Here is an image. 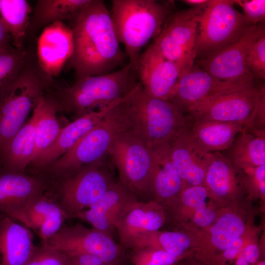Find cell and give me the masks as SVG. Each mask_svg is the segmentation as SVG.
Masks as SVG:
<instances>
[{"label":"cell","instance_id":"83f0119b","mask_svg":"<svg viewBox=\"0 0 265 265\" xmlns=\"http://www.w3.org/2000/svg\"><path fill=\"white\" fill-rule=\"evenodd\" d=\"M35 117V149L32 167L39 159L52 146L61 130L57 110L53 102L45 94L32 110Z\"/></svg>","mask_w":265,"mask_h":265},{"label":"cell","instance_id":"7c38bea8","mask_svg":"<svg viewBox=\"0 0 265 265\" xmlns=\"http://www.w3.org/2000/svg\"><path fill=\"white\" fill-rule=\"evenodd\" d=\"M265 34L263 25L247 26L233 43L209 57L197 59V65L215 78L230 82H254L246 60L253 43Z\"/></svg>","mask_w":265,"mask_h":265},{"label":"cell","instance_id":"e575fe53","mask_svg":"<svg viewBox=\"0 0 265 265\" xmlns=\"http://www.w3.org/2000/svg\"><path fill=\"white\" fill-rule=\"evenodd\" d=\"M28 53L13 45L0 49V90L13 80L29 61Z\"/></svg>","mask_w":265,"mask_h":265},{"label":"cell","instance_id":"3957f363","mask_svg":"<svg viewBox=\"0 0 265 265\" xmlns=\"http://www.w3.org/2000/svg\"><path fill=\"white\" fill-rule=\"evenodd\" d=\"M124 101L111 108L73 147L39 174L49 182L53 181L109 156L115 139L131 128Z\"/></svg>","mask_w":265,"mask_h":265},{"label":"cell","instance_id":"836d02e7","mask_svg":"<svg viewBox=\"0 0 265 265\" xmlns=\"http://www.w3.org/2000/svg\"><path fill=\"white\" fill-rule=\"evenodd\" d=\"M211 194L204 184L184 187L177 199L185 206L195 210L193 220L195 224H205L212 221L216 216L214 212L207 205Z\"/></svg>","mask_w":265,"mask_h":265},{"label":"cell","instance_id":"484cf974","mask_svg":"<svg viewBox=\"0 0 265 265\" xmlns=\"http://www.w3.org/2000/svg\"><path fill=\"white\" fill-rule=\"evenodd\" d=\"M35 117L32 112L30 119L11 139L3 156L0 167L11 171L26 173L35 149Z\"/></svg>","mask_w":265,"mask_h":265},{"label":"cell","instance_id":"74e56055","mask_svg":"<svg viewBox=\"0 0 265 265\" xmlns=\"http://www.w3.org/2000/svg\"><path fill=\"white\" fill-rule=\"evenodd\" d=\"M246 67L254 77L265 79V34L252 46L246 60Z\"/></svg>","mask_w":265,"mask_h":265},{"label":"cell","instance_id":"d6986e66","mask_svg":"<svg viewBox=\"0 0 265 265\" xmlns=\"http://www.w3.org/2000/svg\"><path fill=\"white\" fill-rule=\"evenodd\" d=\"M171 159L186 186L204 185L212 153L202 151L190 138L185 127L167 142Z\"/></svg>","mask_w":265,"mask_h":265},{"label":"cell","instance_id":"ac0fdd59","mask_svg":"<svg viewBox=\"0 0 265 265\" xmlns=\"http://www.w3.org/2000/svg\"><path fill=\"white\" fill-rule=\"evenodd\" d=\"M74 51L71 28L62 22L47 26L37 42L39 66L49 78L57 77L69 61Z\"/></svg>","mask_w":265,"mask_h":265},{"label":"cell","instance_id":"d4e9b609","mask_svg":"<svg viewBox=\"0 0 265 265\" xmlns=\"http://www.w3.org/2000/svg\"><path fill=\"white\" fill-rule=\"evenodd\" d=\"M35 245L28 228L10 217L0 215V265H25Z\"/></svg>","mask_w":265,"mask_h":265},{"label":"cell","instance_id":"60d3db41","mask_svg":"<svg viewBox=\"0 0 265 265\" xmlns=\"http://www.w3.org/2000/svg\"><path fill=\"white\" fill-rule=\"evenodd\" d=\"M71 265H107L97 257L90 254L69 256Z\"/></svg>","mask_w":265,"mask_h":265},{"label":"cell","instance_id":"ba28073f","mask_svg":"<svg viewBox=\"0 0 265 265\" xmlns=\"http://www.w3.org/2000/svg\"><path fill=\"white\" fill-rule=\"evenodd\" d=\"M234 0H210L198 22L196 57L202 59L235 42L249 25L235 7Z\"/></svg>","mask_w":265,"mask_h":265},{"label":"cell","instance_id":"1f68e13d","mask_svg":"<svg viewBox=\"0 0 265 265\" xmlns=\"http://www.w3.org/2000/svg\"><path fill=\"white\" fill-rule=\"evenodd\" d=\"M190 244V238L184 233L158 231L139 240L133 248L150 247L165 251L179 258L185 253Z\"/></svg>","mask_w":265,"mask_h":265},{"label":"cell","instance_id":"ab89813d","mask_svg":"<svg viewBox=\"0 0 265 265\" xmlns=\"http://www.w3.org/2000/svg\"><path fill=\"white\" fill-rule=\"evenodd\" d=\"M243 242V238L240 237L224 249L222 254V261L231 260L237 257L242 249Z\"/></svg>","mask_w":265,"mask_h":265},{"label":"cell","instance_id":"6da1fadb","mask_svg":"<svg viewBox=\"0 0 265 265\" xmlns=\"http://www.w3.org/2000/svg\"><path fill=\"white\" fill-rule=\"evenodd\" d=\"M72 22L74 51L68 64L77 79L110 73L122 63L124 54L103 0H91Z\"/></svg>","mask_w":265,"mask_h":265},{"label":"cell","instance_id":"7a4b0ae2","mask_svg":"<svg viewBox=\"0 0 265 265\" xmlns=\"http://www.w3.org/2000/svg\"><path fill=\"white\" fill-rule=\"evenodd\" d=\"M135 71V66L129 62L119 70L78 79L71 86L54 88L45 95L57 112L70 114L74 120L127 97L139 83Z\"/></svg>","mask_w":265,"mask_h":265},{"label":"cell","instance_id":"603a6c76","mask_svg":"<svg viewBox=\"0 0 265 265\" xmlns=\"http://www.w3.org/2000/svg\"><path fill=\"white\" fill-rule=\"evenodd\" d=\"M68 216L46 190L33 197L24 211L23 225L38 235L45 243L64 225Z\"/></svg>","mask_w":265,"mask_h":265},{"label":"cell","instance_id":"8fae6325","mask_svg":"<svg viewBox=\"0 0 265 265\" xmlns=\"http://www.w3.org/2000/svg\"><path fill=\"white\" fill-rule=\"evenodd\" d=\"M265 85L255 84L220 94L188 108L185 115L191 118L218 122H237L245 128L251 121Z\"/></svg>","mask_w":265,"mask_h":265},{"label":"cell","instance_id":"4fadbf2b","mask_svg":"<svg viewBox=\"0 0 265 265\" xmlns=\"http://www.w3.org/2000/svg\"><path fill=\"white\" fill-rule=\"evenodd\" d=\"M46 243L69 256L90 254L106 265L112 263L121 252L120 246L111 235L80 223L72 226L64 225Z\"/></svg>","mask_w":265,"mask_h":265},{"label":"cell","instance_id":"44dd1931","mask_svg":"<svg viewBox=\"0 0 265 265\" xmlns=\"http://www.w3.org/2000/svg\"><path fill=\"white\" fill-rule=\"evenodd\" d=\"M152 164L148 183V196L158 204H169L183 188V181L170 157L167 143L151 149Z\"/></svg>","mask_w":265,"mask_h":265},{"label":"cell","instance_id":"277c9868","mask_svg":"<svg viewBox=\"0 0 265 265\" xmlns=\"http://www.w3.org/2000/svg\"><path fill=\"white\" fill-rule=\"evenodd\" d=\"M111 18L119 43L136 67L140 53L156 38L172 13L168 2L154 0H113Z\"/></svg>","mask_w":265,"mask_h":265},{"label":"cell","instance_id":"52a82bcc","mask_svg":"<svg viewBox=\"0 0 265 265\" xmlns=\"http://www.w3.org/2000/svg\"><path fill=\"white\" fill-rule=\"evenodd\" d=\"M110 156L48 182L46 191L67 215L75 216L95 202L116 181Z\"/></svg>","mask_w":265,"mask_h":265},{"label":"cell","instance_id":"e0dca14e","mask_svg":"<svg viewBox=\"0 0 265 265\" xmlns=\"http://www.w3.org/2000/svg\"><path fill=\"white\" fill-rule=\"evenodd\" d=\"M139 82L150 96L168 101L180 76L178 65L152 44L140 55L136 65Z\"/></svg>","mask_w":265,"mask_h":265},{"label":"cell","instance_id":"b9f144b4","mask_svg":"<svg viewBox=\"0 0 265 265\" xmlns=\"http://www.w3.org/2000/svg\"><path fill=\"white\" fill-rule=\"evenodd\" d=\"M243 256L249 264L256 263L259 258L260 252L258 246L253 244L247 246L243 251Z\"/></svg>","mask_w":265,"mask_h":265},{"label":"cell","instance_id":"f1b7e54d","mask_svg":"<svg viewBox=\"0 0 265 265\" xmlns=\"http://www.w3.org/2000/svg\"><path fill=\"white\" fill-rule=\"evenodd\" d=\"M220 152L240 169L265 165V135L245 129L227 149Z\"/></svg>","mask_w":265,"mask_h":265},{"label":"cell","instance_id":"f6af8a7d","mask_svg":"<svg viewBox=\"0 0 265 265\" xmlns=\"http://www.w3.org/2000/svg\"><path fill=\"white\" fill-rule=\"evenodd\" d=\"M236 265H249V264L245 259L243 255H238L237 258Z\"/></svg>","mask_w":265,"mask_h":265},{"label":"cell","instance_id":"cb8c5ba5","mask_svg":"<svg viewBox=\"0 0 265 265\" xmlns=\"http://www.w3.org/2000/svg\"><path fill=\"white\" fill-rule=\"evenodd\" d=\"M185 130L192 141L208 153L227 149L245 129L244 124L192 119L186 116Z\"/></svg>","mask_w":265,"mask_h":265},{"label":"cell","instance_id":"d590c367","mask_svg":"<svg viewBox=\"0 0 265 265\" xmlns=\"http://www.w3.org/2000/svg\"><path fill=\"white\" fill-rule=\"evenodd\" d=\"M25 265H71L70 257L47 243L36 246Z\"/></svg>","mask_w":265,"mask_h":265},{"label":"cell","instance_id":"5b68a950","mask_svg":"<svg viewBox=\"0 0 265 265\" xmlns=\"http://www.w3.org/2000/svg\"><path fill=\"white\" fill-rule=\"evenodd\" d=\"M123 103L130 130L150 149L166 143L186 126V115L177 106L149 96L140 82Z\"/></svg>","mask_w":265,"mask_h":265},{"label":"cell","instance_id":"5bb4252c","mask_svg":"<svg viewBox=\"0 0 265 265\" xmlns=\"http://www.w3.org/2000/svg\"><path fill=\"white\" fill-rule=\"evenodd\" d=\"M255 84V82L222 80L194 64L188 72L179 78L168 101L185 114L190 107L212 97Z\"/></svg>","mask_w":265,"mask_h":265},{"label":"cell","instance_id":"8992f818","mask_svg":"<svg viewBox=\"0 0 265 265\" xmlns=\"http://www.w3.org/2000/svg\"><path fill=\"white\" fill-rule=\"evenodd\" d=\"M51 80L40 67L28 62L0 90V159L14 135L26 123Z\"/></svg>","mask_w":265,"mask_h":265},{"label":"cell","instance_id":"d6a6232c","mask_svg":"<svg viewBox=\"0 0 265 265\" xmlns=\"http://www.w3.org/2000/svg\"><path fill=\"white\" fill-rule=\"evenodd\" d=\"M244 231V223L239 216L233 212L225 213L211 227L212 244L215 248L223 251L241 237Z\"/></svg>","mask_w":265,"mask_h":265},{"label":"cell","instance_id":"7bdbcfd3","mask_svg":"<svg viewBox=\"0 0 265 265\" xmlns=\"http://www.w3.org/2000/svg\"><path fill=\"white\" fill-rule=\"evenodd\" d=\"M11 43H12L11 37L0 17V49L11 45Z\"/></svg>","mask_w":265,"mask_h":265},{"label":"cell","instance_id":"8d00e7d4","mask_svg":"<svg viewBox=\"0 0 265 265\" xmlns=\"http://www.w3.org/2000/svg\"><path fill=\"white\" fill-rule=\"evenodd\" d=\"M134 257L136 265H173L179 258L168 252L150 247L135 248Z\"/></svg>","mask_w":265,"mask_h":265},{"label":"cell","instance_id":"4316f807","mask_svg":"<svg viewBox=\"0 0 265 265\" xmlns=\"http://www.w3.org/2000/svg\"><path fill=\"white\" fill-rule=\"evenodd\" d=\"M241 169L235 167L220 152L212 153L204 184L212 195L225 198L238 194L241 189Z\"/></svg>","mask_w":265,"mask_h":265},{"label":"cell","instance_id":"ee69618b","mask_svg":"<svg viewBox=\"0 0 265 265\" xmlns=\"http://www.w3.org/2000/svg\"><path fill=\"white\" fill-rule=\"evenodd\" d=\"M182 1L192 6V7L204 8L208 4L210 0H184Z\"/></svg>","mask_w":265,"mask_h":265},{"label":"cell","instance_id":"2e32d148","mask_svg":"<svg viewBox=\"0 0 265 265\" xmlns=\"http://www.w3.org/2000/svg\"><path fill=\"white\" fill-rule=\"evenodd\" d=\"M165 216L162 207L153 201L136 199L123 210L115 224L120 243L133 248L147 235L159 231L163 225Z\"/></svg>","mask_w":265,"mask_h":265},{"label":"cell","instance_id":"7402d4cb","mask_svg":"<svg viewBox=\"0 0 265 265\" xmlns=\"http://www.w3.org/2000/svg\"><path fill=\"white\" fill-rule=\"evenodd\" d=\"M124 100L85 114L64 126L52 146L32 167L33 174H39L64 155L84 134L97 125L111 108Z\"/></svg>","mask_w":265,"mask_h":265},{"label":"cell","instance_id":"30bf717a","mask_svg":"<svg viewBox=\"0 0 265 265\" xmlns=\"http://www.w3.org/2000/svg\"><path fill=\"white\" fill-rule=\"evenodd\" d=\"M109 154L118 173L119 181L138 198L148 196L152 164L151 150L130 130L113 141Z\"/></svg>","mask_w":265,"mask_h":265},{"label":"cell","instance_id":"f35d334b","mask_svg":"<svg viewBox=\"0 0 265 265\" xmlns=\"http://www.w3.org/2000/svg\"><path fill=\"white\" fill-rule=\"evenodd\" d=\"M243 10V16L249 25H257L265 20V0H234Z\"/></svg>","mask_w":265,"mask_h":265},{"label":"cell","instance_id":"f546056e","mask_svg":"<svg viewBox=\"0 0 265 265\" xmlns=\"http://www.w3.org/2000/svg\"><path fill=\"white\" fill-rule=\"evenodd\" d=\"M91 0H39L29 20L27 33L40 26L64 20L72 21Z\"/></svg>","mask_w":265,"mask_h":265},{"label":"cell","instance_id":"7dc6e473","mask_svg":"<svg viewBox=\"0 0 265 265\" xmlns=\"http://www.w3.org/2000/svg\"><path fill=\"white\" fill-rule=\"evenodd\" d=\"M1 214V212H0V214Z\"/></svg>","mask_w":265,"mask_h":265},{"label":"cell","instance_id":"bcb514c9","mask_svg":"<svg viewBox=\"0 0 265 265\" xmlns=\"http://www.w3.org/2000/svg\"><path fill=\"white\" fill-rule=\"evenodd\" d=\"M257 265H265V261H261L259 262Z\"/></svg>","mask_w":265,"mask_h":265},{"label":"cell","instance_id":"4dcf8cb0","mask_svg":"<svg viewBox=\"0 0 265 265\" xmlns=\"http://www.w3.org/2000/svg\"><path fill=\"white\" fill-rule=\"evenodd\" d=\"M31 8L26 0H0V18L11 37L12 44L22 49L27 34Z\"/></svg>","mask_w":265,"mask_h":265},{"label":"cell","instance_id":"9a60e30c","mask_svg":"<svg viewBox=\"0 0 265 265\" xmlns=\"http://www.w3.org/2000/svg\"><path fill=\"white\" fill-rule=\"evenodd\" d=\"M47 185L41 175L18 173L0 167V212L23 224L26 206L33 197L46 190Z\"/></svg>","mask_w":265,"mask_h":265},{"label":"cell","instance_id":"ffe728a7","mask_svg":"<svg viewBox=\"0 0 265 265\" xmlns=\"http://www.w3.org/2000/svg\"><path fill=\"white\" fill-rule=\"evenodd\" d=\"M137 198L118 180L95 202L75 217L111 235L115 223L123 210L129 203Z\"/></svg>","mask_w":265,"mask_h":265},{"label":"cell","instance_id":"9c48e42d","mask_svg":"<svg viewBox=\"0 0 265 265\" xmlns=\"http://www.w3.org/2000/svg\"><path fill=\"white\" fill-rule=\"evenodd\" d=\"M203 8L191 7L172 13L152 44L178 65L180 77L191 69L196 60L198 18Z\"/></svg>","mask_w":265,"mask_h":265}]
</instances>
